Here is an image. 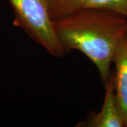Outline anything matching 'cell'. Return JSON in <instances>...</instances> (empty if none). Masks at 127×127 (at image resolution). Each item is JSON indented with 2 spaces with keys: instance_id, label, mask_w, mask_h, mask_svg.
I'll return each mask as SVG.
<instances>
[{
  "instance_id": "cell-4",
  "label": "cell",
  "mask_w": 127,
  "mask_h": 127,
  "mask_svg": "<svg viewBox=\"0 0 127 127\" xmlns=\"http://www.w3.org/2000/svg\"><path fill=\"white\" fill-rule=\"evenodd\" d=\"M53 20L84 9H107L127 18V0H47Z\"/></svg>"
},
{
  "instance_id": "cell-3",
  "label": "cell",
  "mask_w": 127,
  "mask_h": 127,
  "mask_svg": "<svg viewBox=\"0 0 127 127\" xmlns=\"http://www.w3.org/2000/svg\"><path fill=\"white\" fill-rule=\"evenodd\" d=\"M105 95L100 112L89 113L86 119L78 122V127H126L122 112L115 93L113 73L104 83Z\"/></svg>"
},
{
  "instance_id": "cell-1",
  "label": "cell",
  "mask_w": 127,
  "mask_h": 127,
  "mask_svg": "<svg viewBox=\"0 0 127 127\" xmlns=\"http://www.w3.org/2000/svg\"><path fill=\"white\" fill-rule=\"evenodd\" d=\"M54 27L65 52L78 50L86 56L105 83L114 53L127 35V17L107 9H84L55 19Z\"/></svg>"
},
{
  "instance_id": "cell-5",
  "label": "cell",
  "mask_w": 127,
  "mask_h": 127,
  "mask_svg": "<svg viewBox=\"0 0 127 127\" xmlns=\"http://www.w3.org/2000/svg\"><path fill=\"white\" fill-rule=\"evenodd\" d=\"M112 63L115 93L127 127V35L120 42L114 55Z\"/></svg>"
},
{
  "instance_id": "cell-2",
  "label": "cell",
  "mask_w": 127,
  "mask_h": 127,
  "mask_svg": "<svg viewBox=\"0 0 127 127\" xmlns=\"http://www.w3.org/2000/svg\"><path fill=\"white\" fill-rule=\"evenodd\" d=\"M8 1L14 11V26L22 28L52 56L62 57L65 55L55 32L47 0Z\"/></svg>"
}]
</instances>
